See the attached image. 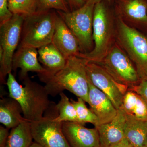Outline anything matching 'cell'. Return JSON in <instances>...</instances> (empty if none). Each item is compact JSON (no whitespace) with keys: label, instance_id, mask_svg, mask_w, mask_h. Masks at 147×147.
Instances as JSON below:
<instances>
[{"label":"cell","instance_id":"cell-1","mask_svg":"<svg viewBox=\"0 0 147 147\" xmlns=\"http://www.w3.org/2000/svg\"><path fill=\"white\" fill-rule=\"evenodd\" d=\"M24 86L9 74L6 82L9 96L15 99L22 108L24 118L30 122L39 120L50 108L51 102L45 86L32 81L28 76L23 80Z\"/></svg>","mask_w":147,"mask_h":147},{"label":"cell","instance_id":"cell-2","mask_svg":"<svg viewBox=\"0 0 147 147\" xmlns=\"http://www.w3.org/2000/svg\"><path fill=\"white\" fill-rule=\"evenodd\" d=\"M87 62L85 59L76 56L67 59L63 68L43 82L49 95L55 96L67 90L88 103Z\"/></svg>","mask_w":147,"mask_h":147},{"label":"cell","instance_id":"cell-3","mask_svg":"<svg viewBox=\"0 0 147 147\" xmlns=\"http://www.w3.org/2000/svg\"><path fill=\"white\" fill-rule=\"evenodd\" d=\"M114 21L103 1L95 5L92 38L94 47L88 53H79L77 57L88 62L100 63L113 44L115 34Z\"/></svg>","mask_w":147,"mask_h":147},{"label":"cell","instance_id":"cell-4","mask_svg":"<svg viewBox=\"0 0 147 147\" xmlns=\"http://www.w3.org/2000/svg\"><path fill=\"white\" fill-rule=\"evenodd\" d=\"M116 34L118 44L131 60L141 80L147 77V37L119 17Z\"/></svg>","mask_w":147,"mask_h":147},{"label":"cell","instance_id":"cell-5","mask_svg":"<svg viewBox=\"0 0 147 147\" xmlns=\"http://www.w3.org/2000/svg\"><path fill=\"white\" fill-rule=\"evenodd\" d=\"M56 15L49 10L24 18L19 45L38 49L52 43Z\"/></svg>","mask_w":147,"mask_h":147},{"label":"cell","instance_id":"cell-6","mask_svg":"<svg viewBox=\"0 0 147 147\" xmlns=\"http://www.w3.org/2000/svg\"><path fill=\"white\" fill-rule=\"evenodd\" d=\"M95 4L86 0L78 9L64 12L58 11V14L71 30L79 42L80 53H87L92 50L93 22Z\"/></svg>","mask_w":147,"mask_h":147},{"label":"cell","instance_id":"cell-7","mask_svg":"<svg viewBox=\"0 0 147 147\" xmlns=\"http://www.w3.org/2000/svg\"><path fill=\"white\" fill-rule=\"evenodd\" d=\"M24 17L13 14L9 21L0 25V80L5 83L6 77L12 70L15 51L20 42Z\"/></svg>","mask_w":147,"mask_h":147},{"label":"cell","instance_id":"cell-8","mask_svg":"<svg viewBox=\"0 0 147 147\" xmlns=\"http://www.w3.org/2000/svg\"><path fill=\"white\" fill-rule=\"evenodd\" d=\"M117 83L128 88L141 81L135 66L121 46L114 43L99 63Z\"/></svg>","mask_w":147,"mask_h":147},{"label":"cell","instance_id":"cell-9","mask_svg":"<svg viewBox=\"0 0 147 147\" xmlns=\"http://www.w3.org/2000/svg\"><path fill=\"white\" fill-rule=\"evenodd\" d=\"M58 114L44 116L39 120L30 122L35 142L44 147H71L63 131L62 123L55 120Z\"/></svg>","mask_w":147,"mask_h":147},{"label":"cell","instance_id":"cell-10","mask_svg":"<svg viewBox=\"0 0 147 147\" xmlns=\"http://www.w3.org/2000/svg\"><path fill=\"white\" fill-rule=\"evenodd\" d=\"M86 69L91 83L109 97L117 110L119 109L128 88L117 83L99 64L88 61Z\"/></svg>","mask_w":147,"mask_h":147},{"label":"cell","instance_id":"cell-11","mask_svg":"<svg viewBox=\"0 0 147 147\" xmlns=\"http://www.w3.org/2000/svg\"><path fill=\"white\" fill-rule=\"evenodd\" d=\"M75 122L62 123L63 131L71 147H100L97 129L87 128Z\"/></svg>","mask_w":147,"mask_h":147},{"label":"cell","instance_id":"cell-12","mask_svg":"<svg viewBox=\"0 0 147 147\" xmlns=\"http://www.w3.org/2000/svg\"><path fill=\"white\" fill-rule=\"evenodd\" d=\"M38 54L36 48L19 45L13 56L12 70L16 72L17 68L21 69L19 74L20 80L23 81L28 76V73L30 71L36 72L39 77L47 74V70L39 63Z\"/></svg>","mask_w":147,"mask_h":147},{"label":"cell","instance_id":"cell-13","mask_svg":"<svg viewBox=\"0 0 147 147\" xmlns=\"http://www.w3.org/2000/svg\"><path fill=\"white\" fill-rule=\"evenodd\" d=\"M88 85V104L97 117V126L110 122L117 115V109L109 97L93 85L89 79Z\"/></svg>","mask_w":147,"mask_h":147},{"label":"cell","instance_id":"cell-14","mask_svg":"<svg viewBox=\"0 0 147 147\" xmlns=\"http://www.w3.org/2000/svg\"><path fill=\"white\" fill-rule=\"evenodd\" d=\"M52 43L66 59L80 53L79 42L64 21L57 14Z\"/></svg>","mask_w":147,"mask_h":147},{"label":"cell","instance_id":"cell-15","mask_svg":"<svg viewBox=\"0 0 147 147\" xmlns=\"http://www.w3.org/2000/svg\"><path fill=\"white\" fill-rule=\"evenodd\" d=\"M125 120L126 113L123 109L120 108L113 120L96 127L99 134L100 147H110L125 137Z\"/></svg>","mask_w":147,"mask_h":147},{"label":"cell","instance_id":"cell-16","mask_svg":"<svg viewBox=\"0 0 147 147\" xmlns=\"http://www.w3.org/2000/svg\"><path fill=\"white\" fill-rule=\"evenodd\" d=\"M38 51L39 55L38 61L43 65L47 72L45 76L39 77L40 81L43 82L63 68L67 59L52 43L40 47Z\"/></svg>","mask_w":147,"mask_h":147},{"label":"cell","instance_id":"cell-17","mask_svg":"<svg viewBox=\"0 0 147 147\" xmlns=\"http://www.w3.org/2000/svg\"><path fill=\"white\" fill-rule=\"evenodd\" d=\"M118 5L123 18L147 26V0H118Z\"/></svg>","mask_w":147,"mask_h":147},{"label":"cell","instance_id":"cell-18","mask_svg":"<svg viewBox=\"0 0 147 147\" xmlns=\"http://www.w3.org/2000/svg\"><path fill=\"white\" fill-rule=\"evenodd\" d=\"M20 104L10 97L3 98L0 100V122L8 129L18 126L26 120Z\"/></svg>","mask_w":147,"mask_h":147},{"label":"cell","instance_id":"cell-19","mask_svg":"<svg viewBox=\"0 0 147 147\" xmlns=\"http://www.w3.org/2000/svg\"><path fill=\"white\" fill-rule=\"evenodd\" d=\"M125 136L135 147H145L147 139V120L126 114Z\"/></svg>","mask_w":147,"mask_h":147},{"label":"cell","instance_id":"cell-20","mask_svg":"<svg viewBox=\"0 0 147 147\" xmlns=\"http://www.w3.org/2000/svg\"><path fill=\"white\" fill-rule=\"evenodd\" d=\"M120 108L126 114L140 120H147V105L142 96L134 91L127 90Z\"/></svg>","mask_w":147,"mask_h":147},{"label":"cell","instance_id":"cell-21","mask_svg":"<svg viewBox=\"0 0 147 147\" xmlns=\"http://www.w3.org/2000/svg\"><path fill=\"white\" fill-rule=\"evenodd\" d=\"M33 139L30 122L26 120L11 129L5 147H29Z\"/></svg>","mask_w":147,"mask_h":147},{"label":"cell","instance_id":"cell-22","mask_svg":"<svg viewBox=\"0 0 147 147\" xmlns=\"http://www.w3.org/2000/svg\"><path fill=\"white\" fill-rule=\"evenodd\" d=\"M60 100L55 105L58 114L55 120L59 122H78L76 109L69 98L63 92L59 94Z\"/></svg>","mask_w":147,"mask_h":147},{"label":"cell","instance_id":"cell-23","mask_svg":"<svg viewBox=\"0 0 147 147\" xmlns=\"http://www.w3.org/2000/svg\"><path fill=\"white\" fill-rule=\"evenodd\" d=\"M38 0H9V8L13 14L24 18L37 11Z\"/></svg>","mask_w":147,"mask_h":147},{"label":"cell","instance_id":"cell-24","mask_svg":"<svg viewBox=\"0 0 147 147\" xmlns=\"http://www.w3.org/2000/svg\"><path fill=\"white\" fill-rule=\"evenodd\" d=\"M77 114L78 122L85 125L86 123H90L96 127L98 124V121L96 116L90 108L87 107L86 102L82 98H77V100L71 99Z\"/></svg>","mask_w":147,"mask_h":147},{"label":"cell","instance_id":"cell-25","mask_svg":"<svg viewBox=\"0 0 147 147\" xmlns=\"http://www.w3.org/2000/svg\"><path fill=\"white\" fill-rule=\"evenodd\" d=\"M51 9L64 12H69L65 0H38L37 12L47 11Z\"/></svg>","mask_w":147,"mask_h":147},{"label":"cell","instance_id":"cell-26","mask_svg":"<svg viewBox=\"0 0 147 147\" xmlns=\"http://www.w3.org/2000/svg\"><path fill=\"white\" fill-rule=\"evenodd\" d=\"M13 15L9 8L8 0H0V25L9 21Z\"/></svg>","mask_w":147,"mask_h":147},{"label":"cell","instance_id":"cell-27","mask_svg":"<svg viewBox=\"0 0 147 147\" xmlns=\"http://www.w3.org/2000/svg\"><path fill=\"white\" fill-rule=\"evenodd\" d=\"M128 90L134 91L140 95L147 105V77L142 79L137 85Z\"/></svg>","mask_w":147,"mask_h":147},{"label":"cell","instance_id":"cell-28","mask_svg":"<svg viewBox=\"0 0 147 147\" xmlns=\"http://www.w3.org/2000/svg\"><path fill=\"white\" fill-rule=\"evenodd\" d=\"M9 129L5 126H0V147H5L9 134Z\"/></svg>","mask_w":147,"mask_h":147},{"label":"cell","instance_id":"cell-29","mask_svg":"<svg viewBox=\"0 0 147 147\" xmlns=\"http://www.w3.org/2000/svg\"><path fill=\"white\" fill-rule=\"evenodd\" d=\"M68 5L71 8V11L82 7L86 2V0H65Z\"/></svg>","mask_w":147,"mask_h":147},{"label":"cell","instance_id":"cell-30","mask_svg":"<svg viewBox=\"0 0 147 147\" xmlns=\"http://www.w3.org/2000/svg\"><path fill=\"white\" fill-rule=\"evenodd\" d=\"M110 147H135L125 137L116 144H114Z\"/></svg>","mask_w":147,"mask_h":147},{"label":"cell","instance_id":"cell-31","mask_svg":"<svg viewBox=\"0 0 147 147\" xmlns=\"http://www.w3.org/2000/svg\"><path fill=\"white\" fill-rule=\"evenodd\" d=\"M29 147H44L41 145L39 144L38 143L36 142H33L31 146Z\"/></svg>","mask_w":147,"mask_h":147},{"label":"cell","instance_id":"cell-32","mask_svg":"<svg viewBox=\"0 0 147 147\" xmlns=\"http://www.w3.org/2000/svg\"><path fill=\"white\" fill-rule=\"evenodd\" d=\"M90 1L94 3L95 4H96V3L100 2L103 1L105 0H90Z\"/></svg>","mask_w":147,"mask_h":147},{"label":"cell","instance_id":"cell-33","mask_svg":"<svg viewBox=\"0 0 147 147\" xmlns=\"http://www.w3.org/2000/svg\"><path fill=\"white\" fill-rule=\"evenodd\" d=\"M145 147H147V139L146 140V145H145Z\"/></svg>","mask_w":147,"mask_h":147},{"label":"cell","instance_id":"cell-34","mask_svg":"<svg viewBox=\"0 0 147 147\" xmlns=\"http://www.w3.org/2000/svg\"><path fill=\"white\" fill-rule=\"evenodd\" d=\"M8 1H9V0H8Z\"/></svg>","mask_w":147,"mask_h":147}]
</instances>
